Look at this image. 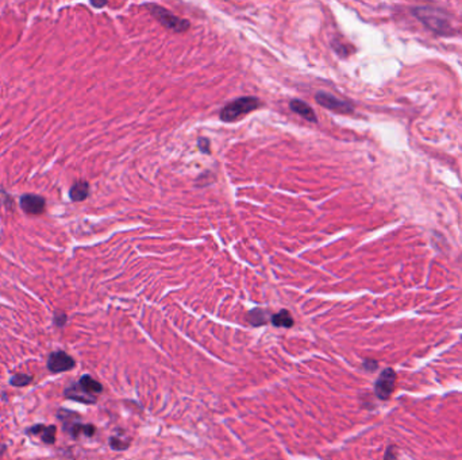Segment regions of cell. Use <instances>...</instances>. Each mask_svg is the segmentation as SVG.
Listing matches in <instances>:
<instances>
[{
  "label": "cell",
  "mask_w": 462,
  "mask_h": 460,
  "mask_svg": "<svg viewBox=\"0 0 462 460\" xmlns=\"http://www.w3.org/2000/svg\"><path fill=\"white\" fill-rule=\"evenodd\" d=\"M247 320L253 325H262L266 322V313L263 312L262 309H253L247 313Z\"/></svg>",
  "instance_id": "9a60e30c"
},
{
  "label": "cell",
  "mask_w": 462,
  "mask_h": 460,
  "mask_svg": "<svg viewBox=\"0 0 462 460\" xmlns=\"http://www.w3.org/2000/svg\"><path fill=\"white\" fill-rule=\"evenodd\" d=\"M148 8L149 11H150V14L157 19L158 22H160L164 27L169 28V30H173V31L176 32H184L185 30L190 28V22H188V20L176 16V15L169 12L168 9L162 8L160 5L149 4Z\"/></svg>",
  "instance_id": "277c9868"
},
{
  "label": "cell",
  "mask_w": 462,
  "mask_h": 460,
  "mask_svg": "<svg viewBox=\"0 0 462 460\" xmlns=\"http://www.w3.org/2000/svg\"><path fill=\"white\" fill-rule=\"evenodd\" d=\"M110 446H111L114 450H126V447L129 446V442H123L122 439H118V437H111Z\"/></svg>",
  "instance_id": "e0dca14e"
},
{
  "label": "cell",
  "mask_w": 462,
  "mask_h": 460,
  "mask_svg": "<svg viewBox=\"0 0 462 460\" xmlns=\"http://www.w3.org/2000/svg\"><path fill=\"white\" fill-rule=\"evenodd\" d=\"M315 99L322 107L330 111H334V112H338V114H350V112H353V106L350 103L346 102V100H341V99H338L330 93L319 92L316 93Z\"/></svg>",
  "instance_id": "5b68a950"
},
{
  "label": "cell",
  "mask_w": 462,
  "mask_h": 460,
  "mask_svg": "<svg viewBox=\"0 0 462 460\" xmlns=\"http://www.w3.org/2000/svg\"><path fill=\"white\" fill-rule=\"evenodd\" d=\"M20 207L28 215H41L45 212V198L37 194H24L20 198Z\"/></svg>",
  "instance_id": "ba28073f"
},
{
  "label": "cell",
  "mask_w": 462,
  "mask_h": 460,
  "mask_svg": "<svg viewBox=\"0 0 462 460\" xmlns=\"http://www.w3.org/2000/svg\"><path fill=\"white\" fill-rule=\"evenodd\" d=\"M56 432L57 428L54 425H43V424H37L26 431L27 435H38L42 439V442L46 444H53L56 442Z\"/></svg>",
  "instance_id": "9c48e42d"
},
{
  "label": "cell",
  "mask_w": 462,
  "mask_h": 460,
  "mask_svg": "<svg viewBox=\"0 0 462 460\" xmlns=\"http://www.w3.org/2000/svg\"><path fill=\"white\" fill-rule=\"evenodd\" d=\"M395 382H396V373L392 368H385L376 382V396L379 397L380 400H388L389 396L392 394Z\"/></svg>",
  "instance_id": "52a82bcc"
},
{
  "label": "cell",
  "mask_w": 462,
  "mask_h": 460,
  "mask_svg": "<svg viewBox=\"0 0 462 460\" xmlns=\"http://www.w3.org/2000/svg\"><path fill=\"white\" fill-rule=\"evenodd\" d=\"M273 325L276 327H284V328H291L293 325V318H292L291 313L288 310H280L277 314H274L272 317Z\"/></svg>",
  "instance_id": "5bb4252c"
},
{
  "label": "cell",
  "mask_w": 462,
  "mask_h": 460,
  "mask_svg": "<svg viewBox=\"0 0 462 460\" xmlns=\"http://www.w3.org/2000/svg\"><path fill=\"white\" fill-rule=\"evenodd\" d=\"M415 15L430 30L438 34H449L452 31V26L449 23L446 15L439 9L430 8V7H419V8H415Z\"/></svg>",
  "instance_id": "3957f363"
},
{
  "label": "cell",
  "mask_w": 462,
  "mask_h": 460,
  "mask_svg": "<svg viewBox=\"0 0 462 460\" xmlns=\"http://www.w3.org/2000/svg\"><path fill=\"white\" fill-rule=\"evenodd\" d=\"M289 107H291V110L293 111V112H296L297 115H300L301 118H304L305 120H308V122H316L315 112L307 103L301 102V100H292V102L289 103Z\"/></svg>",
  "instance_id": "8fae6325"
},
{
  "label": "cell",
  "mask_w": 462,
  "mask_h": 460,
  "mask_svg": "<svg viewBox=\"0 0 462 460\" xmlns=\"http://www.w3.org/2000/svg\"><path fill=\"white\" fill-rule=\"evenodd\" d=\"M262 103L259 102L257 97L253 96H245L236 99L230 104H227L221 112V119L223 122H234L238 120L240 116H245L246 114H249L251 111L257 110L258 107H261Z\"/></svg>",
  "instance_id": "6da1fadb"
},
{
  "label": "cell",
  "mask_w": 462,
  "mask_h": 460,
  "mask_svg": "<svg viewBox=\"0 0 462 460\" xmlns=\"http://www.w3.org/2000/svg\"><path fill=\"white\" fill-rule=\"evenodd\" d=\"M91 4H92L93 7H104V5H106V3H95V1H92Z\"/></svg>",
  "instance_id": "7402d4cb"
},
{
  "label": "cell",
  "mask_w": 462,
  "mask_h": 460,
  "mask_svg": "<svg viewBox=\"0 0 462 460\" xmlns=\"http://www.w3.org/2000/svg\"><path fill=\"white\" fill-rule=\"evenodd\" d=\"M88 193H89V185L85 181H77L69 190V196L73 201H83L88 197Z\"/></svg>",
  "instance_id": "4fadbf2b"
},
{
  "label": "cell",
  "mask_w": 462,
  "mask_h": 460,
  "mask_svg": "<svg viewBox=\"0 0 462 460\" xmlns=\"http://www.w3.org/2000/svg\"><path fill=\"white\" fill-rule=\"evenodd\" d=\"M198 145H199V148H200V150H202V152L206 153V154H208V153H210V148H211V146H210V141H208V139L200 138L199 143H198Z\"/></svg>",
  "instance_id": "d6986e66"
},
{
  "label": "cell",
  "mask_w": 462,
  "mask_h": 460,
  "mask_svg": "<svg viewBox=\"0 0 462 460\" xmlns=\"http://www.w3.org/2000/svg\"><path fill=\"white\" fill-rule=\"evenodd\" d=\"M57 417L64 424V428L73 439H79L80 435L92 437L95 435V427L92 424H83L80 421V416L74 412L66 409H60Z\"/></svg>",
  "instance_id": "7a4b0ae2"
},
{
  "label": "cell",
  "mask_w": 462,
  "mask_h": 460,
  "mask_svg": "<svg viewBox=\"0 0 462 460\" xmlns=\"http://www.w3.org/2000/svg\"><path fill=\"white\" fill-rule=\"evenodd\" d=\"M54 322H56L57 327H64L65 322H66V314L64 312H56L54 313Z\"/></svg>",
  "instance_id": "ac0fdd59"
},
{
  "label": "cell",
  "mask_w": 462,
  "mask_h": 460,
  "mask_svg": "<svg viewBox=\"0 0 462 460\" xmlns=\"http://www.w3.org/2000/svg\"><path fill=\"white\" fill-rule=\"evenodd\" d=\"M74 367V359L64 352V351H56L51 352L47 359V368L53 374L65 373L69 371Z\"/></svg>",
  "instance_id": "8992f818"
},
{
  "label": "cell",
  "mask_w": 462,
  "mask_h": 460,
  "mask_svg": "<svg viewBox=\"0 0 462 460\" xmlns=\"http://www.w3.org/2000/svg\"><path fill=\"white\" fill-rule=\"evenodd\" d=\"M64 396L66 398H69V400L73 401H79V402H83V404H95L96 402V397L91 396V394H88L87 391L83 390L81 387H80L79 383H73L72 386L66 387L64 391Z\"/></svg>",
  "instance_id": "30bf717a"
},
{
  "label": "cell",
  "mask_w": 462,
  "mask_h": 460,
  "mask_svg": "<svg viewBox=\"0 0 462 460\" xmlns=\"http://www.w3.org/2000/svg\"><path fill=\"white\" fill-rule=\"evenodd\" d=\"M385 460H396V450L393 446L389 447L385 452Z\"/></svg>",
  "instance_id": "ffe728a7"
},
{
  "label": "cell",
  "mask_w": 462,
  "mask_h": 460,
  "mask_svg": "<svg viewBox=\"0 0 462 460\" xmlns=\"http://www.w3.org/2000/svg\"><path fill=\"white\" fill-rule=\"evenodd\" d=\"M77 383H79L83 390H85L88 394H91L93 397H96L97 394H100L103 391L102 385L97 382L96 379H93L91 375H83Z\"/></svg>",
  "instance_id": "7c38bea8"
},
{
  "label": "cell",
  "mask_w": 462,
  "mask_h": 460,
  "mask_svg": "<svg viewBox=\"0 0 462 460\" xmlns=\"http://www.w3.org/2000/svg\"><path fill=\"white\" fill-rule=\"evenodd\" d=\"M364 367H365L366 370H369V371H373V370L377 368V362H376V360H365Z\"/></svg>",
  "instance_id": "44dd1931"
},
{
  "label": "cell",
  "mask_w": 462,
  "mask_h": 460,
  "mask_svg": "<svg viewBox=\"0 0 462 460\" xmlns=\"http://www.w3.org/2000/svg\"><path fill=\"white\" fill-rule=\"evenodd\" d=\"M31 381H32V375H27V374L20 373V374H15V375H12L11 379H9V383H11L12 386L19 387V386H27L28 383L31 382Z\"/></svg>",
  "instance_id": "2e32d148"
}]
</instances>
